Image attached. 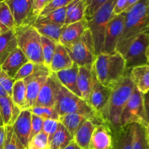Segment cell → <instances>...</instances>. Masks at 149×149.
Here are the masks:
<instances>
[{"instance_id":"obj_1","label":"cell","mask_w":149,"mask_h":149,"mask_svg":"<svg viewBox=\"0 0 149 149\" xmlns=\"http://www.w3.org/2000/svg\"><path fill=\"white\" fill-rule=\"evenodd\" d=\"M135 88L129 71L122 79L111 87L110 97L102 113V118L111 132L120 127L121 114Z\"/></svg>"},{"instance_id":"obj_2","label":"cell","mask_w":149,"mask_h":149,"mask_svg":"<svg viewBox=\"0 0 149 149\" xmlns=\"http://www.w3.org/2000/svg\"><path fill=\"white\" fill-rule=\"evenodd\" d=\"M125 13V29L116 49L122 55L132 39L149 33V0H139Z\"/></svg>"},{"instance_id":"obj_3","label":"cell","mask_w":149,"mask_h":149,"mask_svg":"<svg viewBox=\"0 0 149 149\" xmlns=\"http://www.w3.org/2000/svg\"><path fill=\"white\" fill-rule=\"evenodd\" d=\"M51 74L58 88L55 109L59 116H63L68 113H78L90 119L95 125H106L101 117L94 111L87 101L67 90L61 84L53 73H51Z\"/></svg>"},{"instance_id":"obj_4","label":"cell","mask_w":149,"mask_h":149,"mask_svg":"<svg viewBox=\"0 0 149 149\" xmlns=\"http://www.w3.org/2000/svg\"><path fill=\"white\" fill-rule=\"evenodd\" d=\"M97 81L107 87H111L122 79L128 71L123 56L119 52L101 53L97 55L93 64Z\"/></svg>"},{"instance_id":"obj_5","label":"cell","mask_w":149,"mask_h":149,"mask_svg":"<svg viewBox=\"0 0 149 149\" xmlns=\"http://www.w3.org/2000/svg\"><path fill=\"white\" fill-rule=\"evenodd\" d=\"M17 47L30 62L44 64L41 36L32 25L16 27L14 31Z\"/></svg>"},{"instance_id":"obj_6","label":"cell","mask_w":149,"mask_h":149,"mask_svg":"<svg viewBox=\"0 0 149 149\" xmlns=\"http://www.w3.org/2000/svg\"><path fill=\"white\" fill-rule=\"evenodd\" d=\"M115 2L116 0H109L87 20V29L93 37L96 56L103 52L106 28L113 16Z\"/></svg>"},{"instance_id":"obj_7","label":"cell","mask_w":149,"mask_h":149,"mask_svg":"<svg viewBox=\"0 0 149 149\" xmlns=\"http://www.w3.org/2000/svg\"><path fill=\"white\" fill-rule=\"evenodd\" d=\"M65 49L73 62L78 66H92L97 57L93 37L88 29L79 40Z\"/></svg>"},{"instance_id":"obj_8","label":"cell","mask_w":149,"mask_h":149,"mask_svg":"<svg viewBox=\"0 0 149 149\" xmlns=\"http://www.w3.org/2000/svg\"><path fill=\"white\" fill-rule=\"evenodd\" d=\"M149 46V33H143L132 39L122 54L127 71L140 65H147L146 50Z\"/></svg>"},{"instance_id":"obj_9","label":"cell","mask_w":149,"mask_h":149,"mask_svg":"<svg viewBox=\"0 0 149 149\" xmlns=\"http://www.w3.org/2000/svg\"><path fill=\"white\" fill-rule=\"evenodd\" d=\"M133 123L141 124L146 127L148 125L146 119L143 94L136 87L122 111L119 127H125Z\"/></svg>"},{"instance_id":"obj_10","label":"cell","mask_w":149,"mask_h":149,"mask_svg":"<svg viewBox=\"0 0 149 149\" xmlns=\"http://www.w3.org/2000/svg\"><path fill=\"white\" fill-rule=\"evenodd\" d=\"M125 26V13L112 16L106 28L102 53L113 54L116 52V47L124 32Z\"/></svg>"},{"instance_id":"obj_11","label":"cell","mask_w":149,"mask_h":149,"mask_svg":"<svg viewBox=\"0 0 149 149\" xmlns=\"http://www.w3.org/2000/svg\"><path fill=\"white\" fill-rule=\"evenodd\" d=\"M50 74L49 68L45 67L23 79L26 87V109H30L35 106L39 91Z\"/></svg>"},{"instance_id":"obj_12","label":"cell","mask_w":149,"mask_h":149,"mask_svg":"<svg viewBox=\"0 0 149 149\" xmlns=\"http://www.w3.org/2000/svg\"><path fill=\"white\" fill-rule=\"evenodd\" d=\"M10 8L16 27L26 25H33V0H3Z\"/></svg>"},{"instance_id":"obj_13","label":"cell","mask_w":149,"mask_h":149,"mask_svg":"<svg viewBox=\"0 0 149 149\" xmlns=\"http://www.w3.org/2000/svg\"><path fill=\"white\" fill-rule=\"evenodd\" d=\"M111 91V87H105L100 84L96 79L87 101L89 106L100 117H101L102 119H103L102 113L109 101Z\"/></svg>"},{"instance_id":"obj_14","label":"cell","mask_w":149,"mask_h":149,"mask_svg":"<svg viewBox=\"0 0 149 149\" xmlns=\"http://www.w3.org/2000/svg\"><path fill=\"white\" fill-rule=\"evenodd\" d=\"M31 115L30 109L22 110L13 125L16 136L25 148H26L29 141L31 127Z\"/></svg>"},{"instance_id":"obj_15","label":"cell","mask_w":149,"mask_h":149,"mask_svg":"<svg viewBox=\"0 0 149 149\" xmlns=\"http://www.w3.org/2000/svg\"><path fill=\"white\" fill-rule=\"evenodd\" d=\"M87 29V20L86 19L63 26L60 36L59 44L65 47H68L79 40Z\"/></svg>"},{"instance_id":"obj_16","label":"cell","mask_w":149,"mask_h":149,"mask_svg":"<svg viewBox=\"0 0 149 149\" xmlns=\"http://www.w3.org/2000/svg\"><path fill=\"white\" fill-rule=\"evenodd\" d=\"M96 76L93 65L92 66H79L77 86L82 100L87 101L89 95L93 87Z\"/></svg>"},{"instance_id":"obj_17","label":"cell","mask_w":149,"mask_h":149,"mask_svg":"<svg viewBox=\"0 0 149 149\" xmlns=\"http://www.w3.org/2000/svg\"><path fill=\"white\" fill-rule=\"evenodd\" d=\"M57 85L50 74L39 91L34 106L55 108L57 100Z\"/></svg>"},{"instance_id":"obj_18","label":"cell","mask_w":149,"mask_h":149,"mask_svg":"<svg viewBox=\"0 0 149 149\" xmlns=\"http://www.w3.org/2000/svg\"><path fill=\"white\" fill-rule=\"evenodd\" d=\"M112 134L106 125H96L89 146V149H111Z\"/></svg>"},{"instance_id":"obj_19","label":"cell","mask_w":149,"mask_h":149,"mask_svg":"<svg viewBox=\"0 0 149 149\" xmlns=\"http://www.w3.org/2000/svg\"><path fill=\"white\" fill-rule=\"evenodd\" d=\"M111 149H132L133 124L112 131Z\"/></svg>"},{"instance_id":"obj_20","label":"cell","mask_w":149,"mask_h":149,"mask_svg":"<svg viewBox=\"0 0 149 149\" xmlns=\"http://www.w3.org/2000/svg\"><path fill=\"white\" fill-rule=\"evenodd\" d=\"M79 66L76 63L73 64L72 67L68 69L63 70L57 73H53L63 86L65 87L76 95L81 97L77 86Z\"/></svg>"},{"instance_id":"obj_21","label":"cell","mask_w":149,"mask_h":149,"mask_svg":"<svg viewBox=\"0 0 149 149\" xmlns=\"http://www.w3.org/2000/svg\"><path fill=\"white\" fill-rule=\"evenodd\" d=\"M29 61L21 49L17 47L7 57L4 63L1 65V68L4 72L8 74V76L13 79L22 66L27 63Z\"/></svg>"},{"instance_id":"obj_22","label":"cell","mask_w":149,"mask_h":149,"mask_svg":"<svg viewBox=\"0 0 149 149\" xmlns=\"http://www.w3.org/2000/svg\"><path fill=\"white\" fill-rule=\"evenodd\" d=\"M73 64L74 62L65 47L58 44L49 67L51 73H57L63 70L68 69L72 67Z\"/></svg>"},{"instance_id":"obj_23","label":"cell","mask_w":149,"mask_h":149,"mask_svg":"<svg viewBox=\"0 0 149 149\" xmlns=\"http://www.w3.org/2000/svg\"><path fill=\"white\" fill-rule=\"evenodd\" d=\"M130 77L135 87L142 94L149 91V65H143L132 68L129 71Z\"/></svg>"},{"instance_id":"obj_24","label":"cell","mask_w":149,"mask_h":149,"mask_svg":"<svg viewBox=\"0 0 149 149\" xmlns=\"http://www.w3.org/2000/svg\"><path fill=\"white\" fill-rule=\"evenodd\" d=\"M20 111L14 104L10 96L0 97V114L4 126L13 125Z\"/></svg>"},{"instance_id":"obj_25","label":"cell","mask_w":149,"mask_h":149,"mask_svg":"<svg viewBox=\"0 0 149 149\" xmlns=\"http://www.w3.org/2000/svg\"><path fill=\"white\" fill-rule=\"evenodd\" d=\"M86 0H73L66 7L65 24L68 25L85 19Z\"/></svg>"},{"instance_id":"obj_26","label":"cell","mask_w":149,"mask_h":149,"mask_svg":"<svg viewBox=\"0 0 149 149\" xmlns=\"http://www.w3.org/2000/svg\"><path fill=\"white\" fill-rule=\"evenodd\" d=\"M96 125L90 119H85L74 136V141L81 149H89L90 140Z\"/></svg>"},{"instance_id":"obj_27","label":"cell","mask_w":149,"mask_h":149,"mask_svg":"<svg viewBox=\"0 0 149 149\" xmlns=\"http://www.w3.org/2000/svg\"><path fill=\"white\" fill-rule=\"evenodd\" d=\"M17 47V41L13 31H9L0 34V66Z\"/></svg>"},{"instance_id":"obj_28","label":"cell","mask_w":149,"mask_h":149,"mask_svg":"<svg viewBox=\"0 0 149 149\" xmlns=\"http://www.w3.org/2000/svg\"><path fill=\"white\" fill-rule=\"evenodd\" d=\"M74 141V137L60 122L58 130L49 141L48 149H63Z\"/></svg>"},{"instance_id":"obj_29","label":"cell","mask_w":149,"mask_h":149,"mask_svg":"<svg viewBox=\"0 0 149 149\" xmlns=\"http://www.w3.org/2000/svg\"><path fill=\"white\" fill-rule=\"evenodd\" d=\"M32 26L35 28V29L41 36L52 39L56 43L59 44L60 36L62 31V28L63 26L62 27L58 25L42 23V22H35Z\"/></svg>"},{"instance_id":"obj_30","label":"cell","mask_w":149,"mask_h":149,"mask_svg":"<svg viewBox=\"0 0 149 149\" xmlns=\"http://www.w3.org/2000/svg\"><path fill=\"white\" fill-rule=\"evenodd\" d=\"M14 17L7 4L1 0L0 6V34L15 29Z\"/></svg>"},{"instance_id":"obj_31","label":"cell","mask_w":149,"mask_h":149,"mask_svg":"<svg viewBox=\"0 0 149 149\" xmlns=\"http://www.w3.org/2000/svg\"><path fill=\"white\" fill-rule=\"evenodd\" d=\"M26 87L24 80L15 81L13 87L11 98L14 104L20 111L26 109Z\"/></svg>"},{"instance_id":"obj_32","label":"cell","mask_w":149,"mask_h":149,"mask_svg":"<svg viewBox=\"0 0 149 149\" xmlns=\"http://www.w3.org/2000/svg\"><path fill=\"white\" fill-rule=\"evenodd\" d=\"M132 149H149L146 127L133 123Z\"/></svg>"},{"instance_id":"obj_33","label":"cell","mask_w":149,"mask_h":149,"mask_svg":"<svg viewBox=\"0 0 149 149\" xmlns=\"http://www.w3.org/2000/svg\"><path fill=\"white\" fill-rule=\"evenodd\" d=\"M87 118L78 113H68V114L60 116L59 122L65 127L67 130L73 137L77 132L80 125Z\"/></svg>"},{"instance_id":"obj_34","label":"cell","mask_w":149,"mask_h":149,"mask_svg":"<svg viewBox=\"0 0 149 149\" xmlns=\"http://www.w3.org/2000/svg\"><path fill=\"white\" fill-rule=\"evenodd\" d=\"M65 13H66V7L55 10L43 17H39L35 22L51 23L63 27L65 24Z\"/></svg>"},{"instance_id":"obj_35","label":"cell","mask_w":149,"mask_h":149,"mask_svg":"<svg viewBox=\"0 0 149 149\" xmlns=\"http://www.w3.org/2000/svg\"><path fill=\"white\" fill-rule=\"evenodd\" d=\"M41 41H42L44 65L49 69L51 62H52V58H53L54 53H55V49H56V46L58 43H56L55 42L52 41V39H48V38L45 37V36L41 37Z\"/></svg>"},{"instance_id":"obj_36","label":"cell","mask_w":149,"mask_h":149,"mask_svg":"<svg viewBox=\"0 0 149 149\" xmlns=\"http://www.w3.org/2000/svg\"><path fill=\"white\" fill-rule=\"evenodd\" d=\"M5 138H4V149H25L23 146L16 136L13 125H5Z\"/></svg>"},{"instance_id":"obj_37","label":"cell","mask_w":149,"mask_h":149,"mask_svg":"<svg viewBox=\"0 0 149 149\" xmlns=\"http://www.w3.org/2000/svg\"><path fill=\"white\" fill-rule=\"evenodd\" d=\"M45 67L46 66L44 64H36L29 61L27 63H26L23 66H22V68L17 71V74L13 77V79L15 81L24 79L27 78L28 77L31 76V74H34L35 72H36L39 70L42 69Z\"/></svg>"},{"instance_id":"obj_38","label":"cell","mask_w":149,"mask_h":149,"mask_svg":"<svg viewBox=\"0 0 149 149\" xmlns=\"http://www.w3.org/2000/svg\"><path fill=\"white\" fill-rule=\"evenodd\" d=\"M30 111L33 114L36 115L42 118L43 120L46 119H54L59 120V114L56 111L55 108L44 107V106H33Z\"/></svg>"},{"instance_id":"obj_39","label":"cell","mask_w":149,"mask_h":149,"mask_svg":"<svg viewBox=\"0 0 149 149\" xmlns=\"http://www.w3.org/2000/svg\"><path fill=\"white\" fill-rule=\"evenodd\" d=\"M48 136L42 131L29 141L26 149H48Z\"/></svg>"},{"instance_id":"obj_40","label":"cell","mask_w":149,"mask_h":149,"mask_svg":"<svg viewBox=\"0 0 149 149\" xmlns=\"http://www.w3.org/2000/svg\"><path fill=\"white\" fill-rule=\"evenodd\" d=\"M72 1L73 0H52L42 10L39 17H43L55 10L67 7Z\"/></svg>"},{"instance_id":"obj_41","label":"cell","mask_w":149,"mask_h":149,"mask_svg":"<svg viewBox=\"0 0 149 149\" xmlns=\"http://www.w3.org/2000/svg\"><path fill=\"white\" fill-rule=\"evenodd\" d=\"M109 0H86L87 9L85 13V19L89 20L94 15L101 6L106 4Z\"/></svg>"},{"instance_id":"obj_42","label":"cell","mask_w":149,"mask_h":149,"mask_svg":"<svg viewBox=\"0 0 149 149\" xmlns=\"http://www.w3.org/2000/svg\"><path fill=\"white\" fill-rule=\"evenodd\" d=\"M15 80L13 78L8 76V74L4 72L2 68L0 66V84L1 87L4 88L6 93L9 96L11 97L12 92H13V87L14 84Z\"/></svg>"},{"instance_id":"obj_43","label":"cell","mask_w":149,"mask_h":149,"mask_svg":"<svg viewBox=\"0 0 149 149\" xmlns=\"http://www.w3.org/2000/svg\"><path fill=\"white\" fill-rule=\"evenodd\" d=\"M59 124V121L54 120V119H46L43 121L42 131L48 136V141L52 138L55 132H56Z\"/></svg>"},{"instance_id":"obj_44","label":"cell","mask_w":149,"mask_h":149,"mask_svg":"<svg viewBox=\"0 0 149 149\" xmlns=\"http://www.w3.org/2000/svg\"><path fill=\"white\" fill-rule=\"evenodd\" d=\"M43 119L36 115H31V134L29 137V141L33 137L37 135L42 130V125H43Z\"/></svg>"},{"instance_id":"obj_45","label":"cell","mask_w":149,"mask_h":149,"mask_svg":"<svg viewBox=\"0 0 149 149\" xmlns=\"http://www.w3.org/2000/svg\"><path fill=\"white\" fill-rule=\"evenodd\" d=\"M52 0H33L32 15H33V17L34 18L35 21L38 18L42 10Z\"/></svg>"},{"instance_id":"obj_46","label":"cell","mask_w":149,"mask_h":149,"mask_svg":"<svg viewBox=\"0 0 149 149\" xmlns=\"http://www.w3.org/2000/svg\"><path fill=\"white\" fill-rule=\"evenodd\" d=\"M128 0H116L113 10V15L122 14L127 9Z\"/></svg>"},{"instance_id":"obj_47","label":"cell","mask_w":149,"mask_h":149,"mask_svg":"<svg viewBox=\"0 0 149 149\" xmlns=\"http://www.w3.org/2000/svg\"><path fill=\"white\" fill-rule=\"evenodd\" d=\"M143 105L144 110H145L146 119L148 124L149 123V91L146 94H143Z\"/></svg>"},{"instance_id":"obj_48","label":"cell","mask_w":149,"mask_h":149,"mask_svg":"<svg viewBox=\"0 0 149 149\" xmlns=\"http://www.w3.org/2000/svg\"><path fill=\"white\" fill-rule=\"evenodd\" d=\"M4 138H5V130L4 126L0 127V149H4Z\"/></svg>"},{"instance_id":"obj_49","label":"cell","mask_w":149,"mask_h":149,"mask_svg":"<svg viewBox=\"0 0 149 149\" xmlns=\"http://www.w3.org/2000/svg\"><path fill=\"white\" fill-rule=\"evenodd\" d=\"M63 149H81V148H80V147L79 146L77 145L74 141H73L69 145L65 147V148H64Z\"/></svg>"},{"instance_id":"obj_50","label":"cell","mask_w":149,"mask_h":149,"mask_svg":"<svg viewBox=\"0 0 149 149\" xmlns=\"http://www.w3.org/2000/svg\"><path fill=\"white\" fill-rule=\"evenodd\" d=\"M8 95L7 93H6L5 90H4L2 87H1V84H0V97H5V96Z\"/></svg>"},{"instance_id":"obj_51","label":"cell","mask_w":149,"mask_h":149,"mask_svg":"<svg viewBox=\"0 0 149 149\" xmlns=\"http://www.w3.org/2000/svg\"><path fill=\"white\" fill-rule=\"evenodd\" d=\"M138 1H139V0H128L127 9V10L129 8H130L132 6H133L134 4H135L136 2H138Z\"/></svg>"},{"instance_id":"obj_52","label":"cell","mask_w":149,"mask_h":149,"mask_svg":"<svg viewBox=\"0 0 149 149\" xmlns=\"http://www.w3.org/2000/svg\"><path fill=\"white\" fill-rule=\"evenodd\" d=\"M146 58H147V65H149V46L146 50Z\"/></svg>"},{"instance_id":"obj_53","label":"cell","mask_w":149,"mask_h":149,"mask_svg":"<svg viewBox=\"0 0 149 149\" xmlns=\"http://www.w3.org/2000/svg\"><path fill=\"white\" fill-rule=\"evenodd\" d=\"M146 130H147V135H148V144H149V123L148 124L146 127Z\"/></svg>"},{"instance_id":"obj_54","label":"cell","mask_w":149,"mask_h":149,"mask_svg":"<svg viewBox=\"0 0 149 149\" xmlns=\"http://www.w3.org/2000/svg\"><path fill=\"white\" fill-rule=\"evenodd\" d=\"M4 127V124H3L2 119H1V114H0V127Z\"/></svg>"},{"instance_id":"obj_55","label":"cell","mask_w":149,"mask_h":149,"mask_svg":"<svg viewBox=\"0 0 149 149\" xmlns=\"http://www.w3.org/2000/svg\"><path fill=\"white\" fill-rule=\"evenodd\" d=\"M1 0H0V6H1Z\"/></svg>"},{"instance_id":"obj_56","label":"cell","mask_w":149,"mask_h":149,"mask_svg":"<svg viewBox=\"0 0 149 149\" xmlns=\"http://www.w3.org/2000/svg\"><path fill=\"white\" fill-rule=\"evenodd\" d=\"M25 149H26V148H25Z\"/></svg>"}]
</instances>
